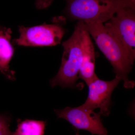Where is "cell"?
Instances as JSON below:
<instances>
[{
	"label": "cell",
	"instance_id": "4fadbf2b",
	"mask_svg": "<svg viewBox=\"0 0 135 135\" xmlns=\"http://www.w3.org/2000/svg\"><path fill=\"white\" fill-rule=\"evenodd\" d=\"M126 7L135 10V0H122Z\"/></svg>",
	"mask_w": 135,
	"mask_h": 135
},
{
	"label": "cell",
	"instance_id": "52a82bcc",
	"mask_svg": "<svg viewBox=\"0 0 135 135\" xmlns=\"http://www.w3.org/2000/svg\"><path fill=\"white\" fill-rule=\"evenodd\" d=\"M121 80L116 76L109 81L100 80L97 77L88 84V95L82 105L92 110L98 108L101 115L108 116L110 112L112 94Z\"/></svg>",
	"mask_w": 135,
	"mask_h": 135
},
{
	"label": "cell",
	"instance_id": "30bf717a",
	"mask_svg": "<svg viewBox=\"0 0 135 135\" xmlns=\"http://www.w3.org/2000/svg\"><path fill=\"white\" fill-rule=\"evenodd\" d=\"M17 128L14 135H44L46 126L45 121L25 119L17 120Z\"/></svg>",
	"mask_w": 135,
	"mask_h": 135
},
{
	"label": "cell",
	"instance_id": "9c48e42d",
	"mask_svg": "<svg viewBox=\"0 0 135 135\" xmlns=\"http://www.w3.org/2000/svg\"><path fill=\"white\" fill-rule=\"evenodd\" d=\"M12 31L0 25V72L8 80H16L15 72L10 70L9 64L14 53L11 44Z\"/></svg>",
	"mask_w": 135,
	"mask_h": 135
},
{
	"label": "cell",
	"instance_id": "8992f818",
	"mask_svg": "<svg viewBox=\"0 0 135 135\" xmlns=\"http://www.w3.org/2000/svg\"><path fill=\"white\" fill-rule=\"evenodd\" d=\"M94 111L82 105L78 107L55 110L58 118L67 120L78 129L87 131L93 135H109L102 123L101 114Z\"/></svg>",
	"mask_w": 135,
	"mask_h": 135
},
{
	"label": "cell",
	"instance_id": "8fae6325",
	"mask_svg": "<svg viewBox=\"0 0 135 135\" xmlns=\"http://www.w3.org/2000/svg\"><path fill=\"white\" fill-rule=\"evenodd\" d=\"M12 117L9 114L0 113V135H14L9 128Z\"/></svg>",
	"mask_w": 135,
	"mask_h": 135
},
{
	"label": "cell",
	"instance_id": "6da1fadb",
	"mask_svg": "<svg viewBox=\"0 0 135 135\" xmlns=\"http://www.w3.org/2000/svg\"><path fill=\"white\" fill-rule=\"evenodd\" d=\"M84 23L99 49L113 67L116 76L123 81L126 88H134V81L129 80L128 77L134 63L119 41L103 23Z\"/></svg>",
	"mask_w": 135,
	"mask_h": 135
},
{
	"label": "cell",
	"instance_id": "7c38bea8",
	"mask_svg": "<svg viewBox=\"0 0 135 135\" xmlns=\"http://www.w3.org/2000/svg\"><path fill=\"white\" fill-rule=\"evenodd\" d=\"M53 1V0H36L35 5L38 9H44L49 7Z\"/></svg>",
	"mask_w": 135,
	"mask_h": 135
},
{
	"label": "cell",
	"instance_id": "7a4b0ae2",
	"mask_svg": "<svg viewBox=\"0 0 135 135\" xmlns=\"http://www.w3.org/2000/svg\"><path fill=\"white\" fill-rule=\"evenodd\" d=\"M84 22L79 21L71 37L62 43L64 53L57 75L50 80L52 88H74L79 78L83 57L82 29Z\"/></svg>",
	"mask_w": 135,
	"mask_h": 135
},
{
	"label": "cell",
	"instance_id": "3957f363",
	"mask_svg": "<svg viewBox=\"0 0 135 135\" xmlns=\"http://www.w3.org/2000/svg\"><path fill=\"white\" fill-rule=\"evenodd\" d=\"M66 12L71 19L103 23L118 9L126 7L122 0H66Z\"/></svg>",
	"mask_w": 135,
	"mask_h": 135
},
{
	"label": "cell",
	"instance_id": "ba28073f",
	"mask_svg": "<svg viewBox=\"0 0 135 135\" xmlns=\"http://www.w3.org/2000/svg\"><path fill=\"white\" fill-rule=\"evenodd\" d=\"M82 44L83 57L79 78L83 80L88 85L97 76L95 73V49L84 23L82 29Z\"/></svg>",
	"mask_w": 135,
	"mask_h": 135
},
{
	"label": "cell",
	"instance_id": "5bb4252c",
	"mask_svg": "<svg viewBox=\"0 0 135 135\" xmlns=\"http://www.w3.org/2000/svg\"><path fill=\"white\" fill-rule=\"evenodd\" d=\"M76 135H79L78 134H76Z\"/></svg>",
	"mask_w": 135,
	"mask_h": 135
},
{
	"label": "cell",
	"instance_id": "5b68a950",
	"mask_svg": "<svg viewBox=\"0 0 135 135\" xmlns=\"http://www.w3.org/2000/svg\"><path fill=\"white\" fill-rule=\"evenodd\" d=\"M135 11L122 7L104 25L120 42L133 63L135 58Z\"/></svg>",
	"mask_w": 135,
	"mask_h": 135
},
{
	"label": "cell",
	"instance_id": "277c9868",
	"mask_svg": "<svg viewBox=\"0 0 135 135\" xmlns=\"http://www.w3.org/2000/svg\"><path fill=\"white\" fill-rule=\"evenodd\" d=\"M65 18L59 17L53 18V23L25 27L20 26L19 38L15 39L13 43L20 46H51L59 44L65 29Z\"/></svg>",
	"mask_w": 135,
	"mask_h": 135
}]
</instances>
